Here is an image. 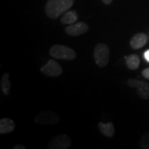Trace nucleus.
<instances>
[{
    "label": "nucleus",
    "instance_id": "nucleus-1",
    "mask_svg": "<svg viewBox=\"0 0 149 149\" xmlns=\"http://www.w3.org/2000/svg\"><path fill=\"white\" fill-rule=\"evenodd\" d=\"M74 4V0H48L45 12L51 19H56L61 14L70 10Z\"/></svg>",
    "mask_w": 149,
    "mask_h": 149
},
{
    "label": "nucleus",
    "instance_id": "nucleus-2",
    "mask_svg": "<svg viewBox=\"0 0 149 149\" xmlns=\"http://www.w3.org/2000/svg\"><path fill=\"white\" fill-rule=\"evenodd\" d=\"M50 55L55 59L72 61L76 57V53L72 48L64 45H54L50 49Z\"/></svg>",
    "mask_w": 149,
    "mask_h": 149
},
{
    "label": "nucleus",
    "instance_id": "nucleus-3",
    "mask_svg": "<svg viewBox=\"0 0 149 149\" xmlns=\"http://www.w3.org/2000/svg\"><path fill=\"white\" fill-rule=\"evenodd\" d=\"M94 59L95 64L100 67H105L109 61V48L106 44H97L94 50Z\"/></svg>",
    "mask_w": 149,
    "mask_h": 149
},
{
    "label": "nucleus",
    "instance_id": "nucleus-4",
    "mask_svg": "<svg viewBox=\"0 0 149 149\" xmlns=\"http://www.w3.org/2000/svg\"><path fill=\"white\" fill-rule=\"evenodd\" d=\"M60 121L59 115L52 111H42L38 113L35 117V123L39 125H55Z\"/></svg>",
    "mask_w": 149,
    "mask_h": 149
},
{
    "label": "nucleus",
    "instance_id": "nucleus-5",
    "mask_svg": "<svg viewBox=\"0 0 149 149\" xmlns=\"http://www.w3.org/2000/svg\"><path fill=\"white\" fill-rule=\"evenodd\" d=\"M71 145V139L66 134L55 136L48 143L47 148L50 149H67Z\"/></svg>",
    "mask_w": 149,
    "mask_h": 149
},
{
    "label": "nucleus",
    "instance_id": "nucleus-6",
    "mask_svg": "<svg viewBox=\"0 0 149 149\" xmlns=\"http://www.w3.org/2000/svg\"><path fill=\"white\" fill-rule=\"evenodd\" d=\"M128 85L130 87L136 88L138 95L140 98L143 100L149 99V84L143 81V80H135V79H129L128 80Z\"/></svg>",
    "mask_w": 149,
    "mask_h": 149
},
{
    "label": "nucleus",
    "instance_id": "nucleus-7",
    "mask_svg": "<svg viewBox=\"0 0 149 149\" xmlns=\"http://www.w3.org/2000/svg\"><path fill=\"white\" fill-rule=\"evenodd\" d=\"M41 71L42 73L50 77H56L62 74L63 70L55 60H49L47 63L41 68Z\"/></svg>",
    "mask_w": 149,
    "mask_h": 149
},
{
    "label": "nucleus",
    "instance_id": "nucleus-8",
    "mask_svg": "<svg viewBox=\"0 0 149 149\" xmlns=\"http://www.w3.org/2000/svg\"><path fill=\"white\" fill-rule=\"evenodd\" d=\"M89 30V26L83 22H74L73 24H70L65 28V33L69 36H79L82 35Z\"/></svg>",
    "mask_w": 149,
    "mask_h": 149
},
{
    "label": "nucleus",
    "instance_id": "nucleus-9",
    "mask_svg": "<svg viewBox=\"0 0 149 149\" xmlns=\"http://www.w3.org/2000/svg\"><path fill=\"white\" fill-rule=\"evenodd\" d=\"M148 42V37L145 33L139 32L136 33L130 40V46L134 50H138L143 47Z\"/></svg>",
    "mask_w": 149,
    "mask_h": 149
},
{
    "label": "nucleus",
    "instance_id": "nucleus-10",
    "mask_svg": "<svg viewBox=\"0 0 149 149\" xmlns=\"http://www.w3.org/2000/svg\"><path fill=\"white\" fill-rule=\"evenodd\" d=\"M15 123L8 118H3L0 120V133L5 134L13 132L15 129Z\"/></svg>",
    "mask_w": 149,
    "mask_h": 149
},
{
    "label": "nucleus",
    "instance_id": "nucleus-11",
    "mask_svg": "<svg viewBox=\"0 0 149 149\" xmlns=\"http://www.w3.org/2000/svg\"><path fill=\"white\" fill-rule=\"evenodd\" d=\"M78 19V14L76 11L68 10L65 12L63 16L61 18V22L65 25H70L76 22V20Z\"/></svg>",
    "mask_w": 149,
    "mask_h": 149
},
{
    "label": "nucleus",
    "instance_id": "nucleus-12",
    "mask_svg": "<svg viewBox=\"0 0 149 149\" xmlns=\"http://www.w3.org/2000/svg\"><path fill=\"white\" fill-rule=\"evenodd\" d=\"M98 127L100 131V133L108 138H112L114 134V126L113 123H104L100 122L98 123Z\"/></svg>",
    "mask_w": 149,
    "mask_h": 149
},
{
    "label": "nucleus",
    "instance_id": "nucleus-13",
    "mask_svg": "<svg viewBox=\"0 0 149 149\" xmlns=\"http://www.w3.org/2000/svg\"><path fill=\"white\" fill-rule=\"evenodd\" d=\"M11 82L9 80V74L8 73H4L1 77V90L3 93L8 95L10 93Z\"/></svg>",
    "mask_w": 149,
    "mask_h": 149
},
{
    "label": "nucleus",
    "instance_id": "nucleus-14",
    "mask_svg": "<svg viewBox=\"0 0 149 149\" xmlns=\"http://www.w3.org/2000/svg\"><path fill=\"white\" fill-rule=\"evenodd\" d=\"M126 65L128 69L130 70H137L139 68L140 65V60L138 55L136 54H131L126 59Z\"/></svg>",
    "mask_w": 149,
    "mask_h": 149
},
{
    "label": "nucleus",
    "instance_id": "nucleus-15",
    "mask_svg": "<svg viewBox=\"0 0 149 149\" xmlns=\"http://www.w3.org/2000/svg\"><path fill=\"white\" fill-rule=\"evenodd\" d=\"M140 147L142 148H149V133H145L142 137V139L140 140Z\"/></svg>",
    "mask_w": 149,
    "mask_h": 149
},
{
    "label": "nucleus",
    "instance_id": "nucleus-16",
    "mask_svg": "<svg viewBox=\"0 0 149 149\" xmlns=\"http://www.w3.org/2000/svg\"><path fill=\"white\" fill-rule=\"evenodd\" d=\"M142 74L143 76L145 77L146 79H148L149 80V68H146L142 71Z\"/></svg>",
    "mask_w": 149,
    "mask_h": 149
},
{
    "label": "nucleus",
    "instance_id": "nucleus-17",
    "mask_svg": "<svg viewBox=\"0 0 149 149\" xmlns=\"http://www.w3.org/2000/svg\"><path fill=\"white\" fill-rule=\"evenodd\" d=\"M143 56H144V59H145L148 62H149V49L148 50H147V51L144 52Z\"/></svg>",
    "mask_w": 149,
    "mask_h": 149
},
{
    "label": "nucleus",
    "instance_id": "nucleus-18",
    "mask_svg": "<svg viewBox=\"0 0 149 149\" xmlns=\"http://www.w3.org/2000/svg\"><path fill=\"white\" fill-rule=\"evenodd\" d=\"M13 149H25V146L24 145H21V144H17V145H15L13 148Z\"/></svg>",
    "mask_w": 149,
    "mask_h": 149
},
{
    "label": "nucleus",
    "instance_id": "nucleus-19",
    "mask_svg": "<svg viewBox=\"0 0 149 149\" xmlns=\"http://www.w3.org/2000/svg\"><path fill=\"white\" fill-rule=\"evenodd\" d=\"M102 1H103V3H104V4H106V5H109L112 2H113V0H102Z\"/></svg>",
    "mask_w": 149,
    "mask_h": 149
}]
</instances>
